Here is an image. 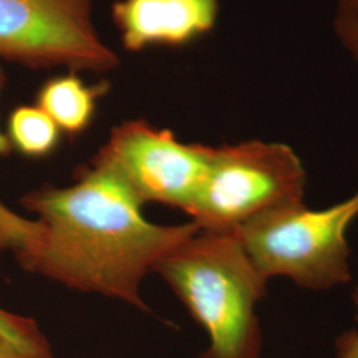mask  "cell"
<instances>
[{
    "label": "cell",
    "instance_id": "6da1fadb",
    "mask_svg": "<svg viewBox=\"0 0 358 358\" xmlns=\"http://www.w3.org/2000/svg\"><path fill=\"white\" fill-rule=\"evenodd\" d=\"M22 206L36 213L43 224L36 245L17 259L23 268L140 310H148L140 292L145 276L201 230L194 222H149L143 205L124 183L92 165L77 170L68 187L27 192Z\"/></svg>",
    "mask_w": 358,
    "mask_h": 358
},
{
    "label": "cell",
    "instance_id": "7a4b0ae2",
    "mask_svg": "<svg viewBox=\"0 0 358 358\" xmlns=\"http://www.w3.org/2000/svg\"><path fill=\"white\" fill-rule=\"evenodd\" d=\"M203 327L208 348L199 358H260L256 306L266 297L259 273L234 232L199 230L154 267Z\"/></svg>",
    "mask_w": 358,
    "mask_h": 358
},
{
    "label": "cell",
    "instance_id": "3957f363",
    "mask_svg": "<svg viewBox=\"0 0 358 358\" xmlns=\"http://www.w3.org/2000/svg\"><path fill=\"white\" fill-rule=\"evenodd\" d=\"M357 217L358 192L325 210L306 203L272 210L232 232L267 282L282 276L304 289L327 291L350 280L346 231Z\"/></svg>",
    "mask_w": 358,
    "mask_h": 358
},
{
    "label": "cell",
    "instance_id": "277c9868",
    "mask_svg": "<svg viewBox=\"0 0 358 358\" xmlns=\"http://www.w3.org/2000/svg\"><path fill=\"white\" fill-rule=\"evenodd\" d=\"M307 173L280 142L211 146L203 183L187 215L201 230L229 231L272 210L304 203Z\"/></svg>",
    "mask_w": 358,
    "mask_h": 358
},
{
    "label": "cell",
    "instance_id": "5b68a950",
    "mask_svg": "<svg viewBox=\"0 0 358 358\" xmlns=\"http://www.w3.org/2000/svg\"><path fill=\"white\" fill-rule=\"evenodd\" d=\"M96 0H0V60L103 73L120 65L93 23Z\"/></svg>",
    "mask_w": 358,
    "mask_h": 358
},
{
    "label": "cell",
    "instance_id": "8992f818",
    "mask_svg": "<svg viewBox=\"0 0 358 358\" xmlns=\"http://www.w3.org/2000/svg\"><path fill=\"white\" fill-rule=\"evenodd\" d=\"M210 157L211 146L179 141L173 131L140 118L112 129L90 165L112 174L142 205L161 203L187 214Z\"/></svg>",
    "mask_w": 358,
    "mask_h": 358
},
{
    "label": "cell",
    "instance_id": "52a82bcc",
    "mask_svg": "<svg viewBox=\"0 0 358 358\" xmlns=\"http://www.w3.org/2000/svg\"><path fill=\"white\" fill-rule=\"evenodd\" d=\"M217 0H118L112 17L125 50L180 47L217 24Z\"/></svg>",
    "mask_w": 358,
    "mask_h": 358
},
{
    "label": "cell",
    "instance_id": "ba28073f",
    "mask_svg": "<svg viewBox=\"0 0 358 358\" xmlns=\"http://www.w3.org/2000/svg\"><path fill=\"white\" fill-rule=\"evenodd\" d=\"M109 87L87 84L77 72L52 77L38 92L36 105L51 117L63 134L77 137L90 129L97 103Z\"/></svg>",
    "mask_w": 358,
    "mask_h": 358
},
{
    "label": "cell",
    "instance_id": "9c48e42d",
    "mask_svg": "<svg viewBox=\"0 0 358 358\" xmlns=\"http://www.w3.org/2000/svg\"><path fill=\"white\" fill-rule=\"evenodd\" d=\"M62 136V130L36 103L15 108L7 121V137L13 150L27 158L50 157L57 150Z\"/></svg>",
    "mask_w": 358,
    "mask_h": 358
},
{
    "label": "cell",
    "instance_id": "30bf717a",
    "mask_svg": "<svg viewBox=\"0 0 358 358\" xmlns=\"http://www.w3.org/2000/svg\"><path fill=\"white\" fill-rule=\"evenodd\" d=\"M7 77L0 65V93L4 90ZM13 146L7 134L0 131V157L8 155ZM43 224L38 220H31L15 214L8 207L0 202V252L13 251L19 259L29 252L40 239Z\"/></svg>",
    "mask_w": 358,
    "mask_h": 358
},
{
    "label": "cell",
    "instance_id": "8fae6325",
    "mask_svg": "<svg viewBox=\"0 0 358 358\" xmlns=\"http://www.w3.org/2000/svg\"><path fill=\"white\" fill-rule=\"evenodd\" d=\"M0 336L28 356L52 358L51 348L36 321L0 308Z\"/></svg>",
    "mask_w": 358,
    "mask_h": 358
},
{
    "label": "cell",
    "instance_id": "7c38bea8",
    "mask_svg": "<svg viewBox=\"0 0 358 358\" xmlns=\"http://www.w3.org/2000/svg\"><path fill=\"white\" fill-rule=\"evenodd\" d=\"M333 26L341 45L358 64V0H336Z\"/></svg>",
    "mask_w": 358,
    "mask_h": 358
},
{
    "label": "cell",
    "instance_id": "4fadbf2b",
    "mask_svg": "<svg viewBox=\"0 0 358 358\" xmlns=\"http://www.w3.org/2000/svg\"><path fill=\"white\" fill-rule=\"evenodd\" d=\"M336 358H358V332L341 333L336 340Z\"/></svg>",
    "mask_w": 358,
    "mask_h": 358
},
{
    "label": "cell",
    "instance_id": "5bb4252c",
    "mask_svg": "<svg viewBox=\"0 0 358 358\" xmlns=\"http://www.w3.org/2000/svg\"><path fill=\"white\" fill-rule=\"evenodd\" d=\"M0 358H35L28 356L19 348L11 344L3 336H0Z\"/></svg>",
    "mask_w": 358,
    "mask_h": 358
},
{
    "label": "cell",
    "instance_id": "9a60e30c",
    "mask_svg": "<svg viewBox=\"0 0 358 358\" xmlns=\"http://www.w3.org/2000/svg\"><path fill=\"white\" fill-rule=\"evenodd\" d=\"M353 303H355V308H356V313H357V321H358V287L353 294Z\"/></svg>",
    "mask_w": 358,
    "mask_h": 358
}]
</instances>
